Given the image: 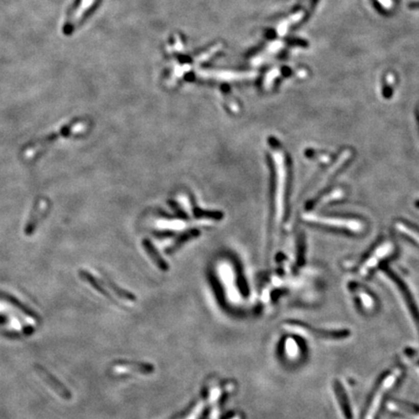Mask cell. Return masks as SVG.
Listing matches in <instances>:
<instances>
[{
    "instance_id": "cell-4",
    "label": "cell",
    "mask_w": 419,
    "mask_h": 419,
    "mask_svg": "<svg viewBox=\"0 0 419 419\" xmlns=\"http://www.w3.org/2000/svg\"><path fill=\"white\" fill-rule=\"evenodd\" d=\"M283 328L286 331L291 332V333H297L299 335H304L308 337L312 338H326V339H338L342 338L344 333L340 332H321L313 331L312 329H310L306 327L305 325H301L298 323H287L283 326Z\"/></svg>"
},
{
    "instance_id": "cell-10",
    "label": "cell",
    "mask_w": 419,
    "mask_h": 419,
    "mask_svg": "<svg viewBox=\"0 0 419 419\" xmlns=\"http://www.w3.org/2000/svg\"><path fill=\"white\" fill-rule=\"evenodd\" d=\"M143 244H144L146 252L150 254L151 257H152V258L154 259V261L156 262V265H157L160 269H167V265H166L165 261L162 260V259L159 257V255H158V254L155 251V249L153 248V245L151 244V243H150L149 241L145 240Z\"/></svg>"
},
{
    "instance_id": "cell-8",
    "label": "cell",
    "mask_w": 419,
    "mask_h": 419,
    "mask_svg": "<svg viewBox=\"0 0 419 419\" xmlns=\"http://www.w3.org/2000/svg\"><path fill=\"white\" fill-rule=\"evenodd\" d=\"M391 249H392V247H391V244H382L381 247H380V248L374 253V254L371 256L370 258L366 261V263L362 266V268H361V274L366 275V274L368 273L370 269H372L373 267H375V266L377 265V263H378L380 260H381L385 255H387V254H389Z\"/></svg>"
},
{
    "instance_id": "cell-11",
    "label": "cell",
    "mask_w": 419,
    "mask_h": 419,
    "mask_svg": "<svg viewBox=\"0 0 419 419\" xmlns=\"http://www.w3.org/2000/svg\"><path fill=\"white\" fill-rule=\"evenodd\" d=\"M303 15H304L303 12H299V13L293 15L292 17H290L289 19L284 20L283 23L279 27V34H280L281 36L284 35V34L286 33V31L288 30V29L292 26L293 23H295V22H297L298 20H301Z\"/></svg>"
},
{
    "instance_id": "cell-1",
    "label": "cell",
    "mask_w": 419,
    "mask_h": 419,
    "mask_svg": "<svg viewBox=\"0 0 419 419\" xmlns=\"http://www.w3.org/2000/svg\"><path fill=\"white\" fill-rule=\"evenodd\" d=\"M304 220L314 224V225L328 226L337 229H343L354 233L362 232L364 230L363 223L358 219L352 218H339V217H332V216H324V215H314V214H305L303 215Z\"/></svg>"
},
{
    "instance_id": "cell-12",
    "label": "cell",
    "mask_w": 419,
    "mask_h": 419,
    "mask_svg": "<svg viewBox=\"0 0 419 419\" xmlns=\"http://www.w3.org/2000/svg\"><path fill=\"white\" fill-rule=\"evenodd\" d=\"M279 74H280V71H279L278 69H274V70H272V71L268 74V76H267L266 82H265V86H266L267 88H269L270 85L272 84L274 79L276 78L277 76H279Z\"/></svg>"
},
{
    "instance_id": "cell-6",
    "label": "cell",
    "mask_w": 419,
    "mask_h": 419,
    "mask_svg": "<svg viewBox=\"0 0 419 419\" xmlns=\"http://www.w3.org/2000/svg\"><path fill=\"white\" fill-rule=\"evenodd\" d=\"M37 374L39 375L40 378L45 381L51 387V389L54 390L59 396L63 399H70L71 394L69 393L68 390L66 389L61 383H59L58 380H56L53 376H51L47 371L44 370L41 367H35Z\"/></svg>"
},
{
    "instance_id": "cell-5",
    "label": "cell",
    "mask_w": 419,
    "mask_h": 419,
    "mask_svg": "<svg viewBox=\"0 0 419 419\" xmlns=\"http://www.w3.org/2000/svg\"><path fill=\"white\" fill-rule=\"evenodd\" d=\"M112 371L117 375L131 374V373L150 374L154 371V367L151 366L150 364H142V363H135V362H119V363H116L112 367Z\"/></svg>"
},
{
    "instance_id": "cell-9",
    "label": "cell",
    "mask_w": 419,
    "mask_h": 419,
    "mask_svg": "<svg viewBox=\"0 0 419 419\" xmlns=\"http://www.w3.org/2000/svg\"><path fill=\"white\" fill-rule=\"evenodd\" d=\"M397 228H398L400 232L406 235L408 238H409L410 240H412L415 244L419 245V231H417L416 229L410 227V226L404 224V223H398L397 224Z\"/></svg>"
},
{
    "instance_id": "cell-7",
    "label": "cell",
    "mask_w": 419,
    "mask_h": 419,
    "mask_svg": "<svg viewBox=\"0 0 419 419\" xmlns=\"http://www.w3.org/2000/svg\"><path fill=\"white\" fill-rule=\"evenodd\" d=\"M351 151H350V150H344L341 156L338 157L336 163H334V164L328 169V171L321 178L322 180L317 183V185L315 186V189H316V190L322 189V187H323V185H325V184L331 179L332 176H334L337 173V171H338L340 168H341L342 165L351 158Z\"/></svg>"
},
{
    "instance_id": "cell-14",
    "label": "cell",
    "mask_w": 419,
    "mask_h": 419,
    "mask_svg": "<svg viewBox=\"0 0 419 419\" xmlns=\"http://www.w3.org/2000/svg\"><path fill=\"white\" fill-rule=\"evenodd\" d=\"M417 206H418V207H419V202H418V203H417Z\"/></svg>"
},
{
    "instance_id": "cell-13",
    "label": "cell",
    "mask_w": 419,
    "mask_h": 419,
    "mask_svg": "<svg viewBox=\"0 0 419 419\" xmlns=\"http://www.w3.org/2000/svg\"><path fill=\"white\" fill-rule=\"evenodd\" d=\"M380 1V3H381L384 7H386V8H390L391 7V5H392V1L391 0H379Z\"/></svg>"
},
{
    "instance_id": "cell-2",
    "label": "cell",
    "mask_w": 419,
    "mask_h": 419,
    "mask_svg": "<svg viewBox=\"0 0 419 419\" xmlns=\"http://www.w3.org/2000/svg\"><path fill=\"white\" fill-rule=\"evenodd\" d=\"M275 164L277 172V218L278 221H281L284 213V193L286 190V167L284 157L281 152L275 154Z\"/></svg>"
},
{
    "instance_id": "cell-3",
    "label": "cell",
    "mask_w": 419,
    "mask_h": 419,
    "mask_svg": "<svg viewBox=\"0 0 419 419\" xmlns=\"http://www.w3.org/2000/svg\"><path fill=\"white\" fill-rule=\"evenodd\" d=\"M401 372L399 370L393 371L389 375H387L383 380L380 381V385L378 387V390H376L374 397L372 398L370 405L367 409L366 413V419H374L378 413V410L380 408V404L383 399V394L389 390L398 380Z\"/></svg>"
}]
</instances>
